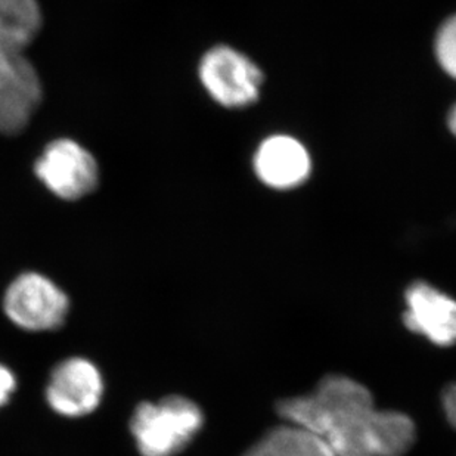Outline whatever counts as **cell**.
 <instances>
[{"label":"cell","instance_id":"4","mask_svg":"<svg viewBox=\"0 0 456 456\" xmlns=\"http://www.w3.org/2000/svg\"><path fill=\"white\" fill-rule=\"evenodd\" d=\"M4 314L27 331H51L64 323L69 297L49 278L26 272L11 282L4 298Z\"/></svg>","mask_w":456,"mask_h":456},{"label":"cell","instance_id":"2","mask_svg":"<svg viewBox=\"0 0 456 456\" xmlns=\"http://www.w3.org/2000/svg\"><path fill=\"white\" fill-rule=\"evenodd\" d=\"M204 413L183 396L164 397L159 403L143 402L134 411L130 431L142 456H175L197 437Z\"/></svg>","mask_w":456,"mask_h":456},{"label":"cell","instance_id":"7","mask_svg":"<svg viewBox=\"0 0 456 456\" xmlns=\"http://www.w3.org/2000/svg\"><path fill=\"white\" fill-rule=\"evenodd\" d=\"M103 381L92 362L71 357L52 372L46 399L55 412L78 418L92 413L102 401Z\"/></svg>","mask_w":456,"mask_h":456},{"label":"cell","instance_id":"10","mask_svg":"<svg viewBox=\"0 0 456 456\" xmlns=\"http://www.w3.org/2000/svg\"><path fill=\"white\" fill-rule=\"evenodd\" d=\"M42 26L37 0H0V49L20 55L35 42Z\"/></svg>","mask_w":456,"mask_h":456},{"label":"cell","instance_id":"13","mask_svg":"<svg viewBox=\"0 0 456 456\" xmlns=\"http://www.w3.org/2000/svg\"><path fill=\"white\" fill-rule=\"evenodd\" d=\"M442 408L449 426L456 430V381L448 384L442 393Z\"/></svg>","mask_w":456,"mask_h":456},{"label":"cell","instance_id":"11","mask_svg":"<svg viewBox=\"0 0 456 456\" xmlns=\"http://www.w3.org/2000/svg\"><path fill=\"white\" fill-rule=\"evenodd\" d=\"M242 456H336L305 427L282 421L266 431Z\"/></svg>","mask_w":456,"mask_h":456},{"label":"cell","instance_id":"8","mask_svg":"<svg viewBox=\"0 0 456 456\" xmlns=\"http://www.w3.org/2000/svg\"><path fill=\"white\" fill-rule=\"evenodd\" d=\"M42 101L44 85L37 69L22 53L17 55L12 71L0 83V134H21Z\"/></svg>","mask_w":456,"mask_h":456},{"label":"cell","instance_id":"15","mask_svg":"<svg viewBox=\"0 0 456 456\" xmlns=\"http://www.w3.org/2000/svg\"><path fill=\"white\" fill-rule=\"evenodd\" d=\"M449 127H451V130L456 134V105L453 107L451 116H449Z\"/></svg>","mask_w":456,"mask_h":456},{"label":"cell","instance_id":"14","mask_svg":"<svg viewBox=\"0 0 456 456\" xmlns=\"http://www.w3.org/2000/svg\"><path fill=\"white\" fill-rule=\"evenodd\" d=\"M15 387H17V381L12 372L6 366L0 365V406H4L9 401Z\"/></svg>","mask_w":456,"mask_h":456},{"label":"cell","instance_id":"9","mask_svg":"<svg viewBox=\"0 0 456 456\" xmlns=\"http://www.w3.org/2000/svg\"><path fill=\"white\" fill-rule=\"evenodd\" d=\"M254 167L266 185L287 190L300 185L309 176L310 159L302 143L280 134L260 145Z\"/></svg>","mask_w":456,"mask_h":456},{"label":"cell","instance_id":"1","mask_svg":"<svg viewBox=\"0 0 456 456\" xmlns=\"http://www.w3.org/2000/svg\"><path fill=\"white\" fill-rule=\"evenodd\" d=\"M278 417L318 436L336 456H405L417 440L412 418L379 409L347 375L323 377L314 392L278 402Z\"/></svg>","mask_w":456,"mask_h":456},{"label":"cell","instance_id":"6","mask_svg":"<svg viewBox=\"0 0 456 456\" xmlns=\"http://www.w3.org/2000/svg\"><path fill=\"white\" fill-rule=\"evenodd\" d=\"M402 321L431 345L444 349L456 345V300L426 281L409 285Z\"/></svg>","mask_w":456,"mask_h":456},{"label":"cell","instance_id":"5","mask_svg":"<svg viewBox=\"0 0 456 456\" xmlns=\"http://www.w3.org/2000/svg\"><path fill=\"white\" fill-rule=\"evenodd\" d=\"M199 74L207 94L229 108L253 103L263 82L260 69L229 46H216L207 52L200 62Z\"/></svg>","mask_w":456,"mask_h":456},{"label":"cell","instance_id":"3","mask_svg":"<svg viewBox=\"0 0 456 456\" xmlns=\"http://www.w3.org/2000/svg\"><path fill=\"white\" fill-rule=\"evenodd\" d=\"M37 181L56 199L80 201L100 186V164L82 143L56 138L45 145L35 161Z\"/></svg>","mask_w":456,"mask_h":456},{"label":"cell","instance_id":"12","mask_svg":"<svg viewBox=\"0 0 456 456\" xmlns=\"http://www.w3.org/2000/svg\"><path fill=\"white\" fill-rule=\"evenodd\" d=\"M436 53L442 69L456 78V15L440 28L436 40Z\"/></svg>","mask_w":456,"mask_h":456}]
</instances>
